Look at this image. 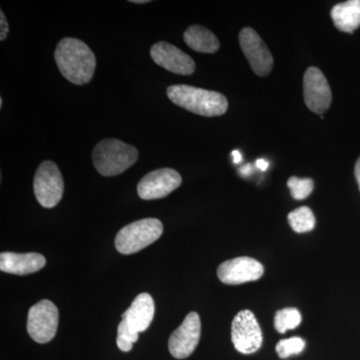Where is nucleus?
<instances>
[{
    "mask_svg": "<svg viewBox=\"0 0 360 360\" xmlns=\"http://www.w3.org/2000/svg\"><path fill=\"white\" fill-rule=\"evenodd\" d=\"M130 2H132V4H148V2H150V1H149V0H130Z\"/></svg>",
    "mask_w": 360,
    "mask_h": 360,
    "instance_id": "28",
    "label": "nucleus"
},
{
    "mask_svg": "<svg viewBox=\"0 0 360 360\" xmlns=\"http://www.w3.org/2000/svg\"><path fill=\"white\" fill-rule=\"evenodd\" d=\"M338 30L352 33L360 26V0H348L333 7L330 13Z\"/></svg>",
    "mask_w": 360,
    "mask_h": 360,
    "instance_id": "16",
    "label": "nucleus"
},
{
    "mask_svg": "<svg viewBox=\"0 0 360 360\" xmlns=\"http://www.w3.org/2000/svg\"><path fill=\"white\" fill-rule=\"evenodd\" d=\"M303 96L305 104L317 115H323L330 106L333 96L328 79L317 68H309L303 77Z\"/></svg>",
    "mask_w": 360,
    "mask_h": 360,
    "instance_id": "11",
    "label": "nucleus"
},
{
    "mask_svg": "<svg viewBox=\"0 0 360 360\" xmlns=\"http://www.w3.org/2000/svg\"><path fill=\"white\" fill-rule=\"evenodd\" d=\"M239 44L251 68L258 77H266L271 72L274 58L255 30L250 27L243 28L239 33Z\"/></svg>",
    "mask_w": 360,
    "mask_h": 360,
    "instance_id": "10",
    "label": "nucleus"
},
{
    "mask_svg": "<svg viewBox=\"0 0 360 360\" xmlns=\"http://www.w3.org/2000/svg\"><path fill=\"white\" fill-rule=\"evenodd\" d=\"M59 314L56 304L51 300H41L33 305L28 312V335L37 342H49L56 335Z\"/></svg>",
    "mask_w": 360,
    "mask_h": 360,
    "instance_id": "6",
    "label": "nucleus"
},
{
    "mask_svg": "<svg viewBox=\"0 0 360 360\" xmlns=\"http://www.w3.org/2000/svg\"><path fill=\"white\" fill-rule=\"evenodd\" d=\"M232 158H233V162L236 165H238V163L241 162L243 160V155H241L240 151L239 150H233L231 153Z\"/></svg>",
    "mask_w": 360,
    "mask_h": 360,
    "instance_id": "26",
    "label": "nucleus"
},
{
    "mask_svg": "<svg viewBox=\"0 0 360 360\" xmlns=\"http://www.w3.org/2000/svg\"><path fill=\"white\" fill-rule=\"evenodd\" d=\"M46 260L37 252H2L0 255V270L16 276H27L44 269Z\"/></svg>",
    "mask_w": 360,
    "mask_h": 360,
    "instance_id": "14",
    "label": "nucleus"
},
{
    "mask_svg": "<svg viewBox=\"0 0 360 360\" xmlns=\"http://www.w3.org/2000/svg\"><path fill=\"white\" fill-rule=\"evenodd\" d=\"M0 40L4 41L6 39L7 34L9 32L8 23H7L6 15L4 11H0Z\"/></svg>",
    "mask_w": 360,
    "mask_h": 360,
    "instance_id": "23",
    "label": "nucleus"
},
{
    "mask_svg": "<svg viewBox=\"0 0 360 360\" xmlns=\"http://www.w3.org/2000/svg\"><path fill=\"white\" fill-rule=\"evenodd\" d=\"M258 169L262 170V172H265L269 167V163L267 162L266 160H264V158H259V160H257V163H255Z\"/></svg>",
    "mask_w": 360,
    "mask_h": 360,
    "instance_id": "24",
    "label": "nucleus"
},
{
    "mask_svg": "<svg viewBox=\"0 0 360 360\" xmlns=\"http://www.w3.org/2000/svg\"><path fill=\"white\" fill-rule=\"evenodd\" d=\"M302 316L300 310L288 307L276 311L274 317V328L279 333H285L286 331L295 329L302 323Z\"/></svg>",
    "mask_w": 360,
    "mask_h": 360,
    "instance_id": "19",
    "label": "nucleus"
},
{
    "mask_svg": "<svg viewBox=\"0 0 360 360\" xmlns=\"http://www.w3.org/2000/svg\"><path fill=\"white\" fill-rule=\"evenodd\" d=\"M288 224L297 233L311 231L315 227V217L312 210L307 206L296 208L288 214Z\"/></svg>",
    "mask_w": 360,
    "mask_h": 360,
    "instance_id": "18",
    "label": "nucleus"
},
{
    "mask_svg": "<svg viewBox=\"0 0 360 360\" xmlns=\"http://www.w3.org/2000/svg\"><path fill=\"white\" fill-rule=\"evenodd\" d=\"M139 333L129 328L127 321H122L117 328V338L116 343L122 352H129L134 347V343L139 340Z\"/></svg>",
    "mask_w": 360,
    "mask_h": 360,
    "instance_id": "20",
    "label": "nucleus"
},
{
    "mask_svg": "<svg viewBox=\"0 0 360 360\" xmlns=\"http://www.w3.org/2000/svg\"><path fill=\"white\" fill-rule=\"evenodd\" d=\"M184 39L191 49L202 53H214L219 49L220 44L217 37L201 25H193L187 28Z\"/></svg>",
    "mask_w": 360,
    "mask_h": 360,
    "instance_id": "17",
    "label": "nucleus"
},
{
    "mask_svg": "<svg viewBox=\"0 0 360 360\" xmlns=\"http://www.w3.org/2000/svg\"><path fill=\"white\" fill-rule=\"evenodd\" d=\"M163 225L156 219H144L123 227L116 234L115 248L122 255H134L160 238Z\"/></svg>",
    "mask_w": 360,
    "mask_h": 360,
    "instance_id": "4",
    "label": "nucleus"
},
{
    "mask_svg": "<svg viewBox=\"0 0 360 360\" xmlns=\"http://www.w3.org/2000/svg\"><path fill=\"white\" fill-rule=\"evenodd\" d=\"M262 333L257 317L245 309L234 317L231 326V340L238 352L243 354H252L262 345Z\"/></svg>",
    "mask_w": 360,
    "mask_h": 360,
    "instance_id": "7",
    "label": "nucleus"
},
{
    "mask_svg": "<svg viewBox=\"0 0 360 360\" xmlns=\"http://www.w3.org/2000/svg\"><path fill=\"white\" fill-rule=\"evenodd\" d=\"M61 75L73 84H89L94 77L96 58L82 40L66 37L61 39L54 52Z\"/></svg>",
    "mask_w": 360,
    "mask_h": 360,
    "instance_id": "1",
    "label": "nucleus"
},
{
    "mask_svg": "<svg viewBox=\"0 0 360 360\" xmlns=\"http://www.w3.org/2000/svg\"><path fill=\"white\" fill-rule=\"evenodd\" d=\"M2 105H4V101H2V97H0V108H2Z\"/></svg>",
    "mask_w": 360,
    "mask_h": 360,
    "instance_id": "29",
    "label": "nucleus"
},
{
    "mask_svg": "<svg viewBox=\"0 0 360 360\" xmlns=\"http://www.w3.org/2000/svg\"><path fill=\"white\" fill-rule=\"evenodd\" d=\"M155 302L148 293H141L135 297L131 305L122 314L123 321H127L130 328L136 333L146 331L155 317Z\"/></svg>",
    "mask_w": 360,
    "mask_h": 360,
    "instance_id": "15",
    "label": "nucleus"
},
{
    "mask_svg": "<svg viewBox=\"0 0 360 360\" xmlns=\"http://www.w3.org/2000/svg\"><path fill=\"white\" fill-rule=\"evenodd\" d=\"M150 56L156 65L176 75H191L195 70L193 59L186 52L167 42L161 41L153 44Z\"/></svg>",
    "mask_w": 360,
    "mask_h": 360,
    "instance_id": "13",
    "label": "nucleus"
},
{
    "mask_svg": "<svg viewBox=\"0 0 360 360\" xmlns=\"http://www.w3.org/2000/svg\"><path fill=\"white\" fill-rule=\"evenodd\" d=\"M200 317L196 312L186 315L179 328L172 333L168 341L170 354L177 359H184L193 354L200 340Z\"/></svg>",
    "mask_w": 360,
    "mask_h": 360,
    "instance_id": "8",
    "label": "nucleus"
},
{
    "mask_svg": "<svg viewBox=\"0 0 360 360\" xmlns=\"http://www.w3.org/2000/svg\"><path fill=\"white\" fill-rule=\"evenodd\" d=\"M139 160V150L120 139L99 141L92 151V161L103 176H115L124 172Z\"/></svg>",
    "mask_w": 360,
    "mask_h": 360,
    "instance_id": "3",
    "label": "nucleus"
},
{
    "mask_svg": "<svg viewBox=\"0 0 360 360\" xmlns=\"http://www.w3.org/2000/svg\"><path fill=\"white\" fill-rule=\"evenodd\" d=\"M264 265L255 258L241 257L226 260L219 265L217 276L219 281L229 285H238L258 281L264 276Z\"/></svg>",
    "mask_w": 360,
    "mask_h": 360,
    "instance_id": "12",
    "label": "nucleus"
},
{
    "mask_svg": "<svg viewBox=\"0 0 360 360\" xmlns=\"http://www.w3.org/2000/svg\"><path fill=\"white\" fill-rule=\"evenodd\" d=\"M33 189L40 205L52 208L58 205L63 198L65 182L56 163L47 160L39 165L33 180Z\"/></svg>",
    "mask_w": 360,
    "mask_h": 360,
    "instance_id": "5",
    "label": "nucleus"
},
{
    "mask_svg": "<svg viewBox=\"0 0 360 360\" xmlns=\"http://www.w3.org/2000/svg\"><path fill=\"white\" fill-rule=\"evenodd\" d=\"M354 174L355 177H356L357 182H359L360 189V156L359 160H357L356 163H355Z\"/></svg>",
    "mask_w": 360,
    "mask_h": 360,
    "instance_id": "27",
    "label": "nucleus"
},
{
    "mask_svg": "<svg viewBox=\"0 0 360 360\" xmlns=\"http://www.w3.org/2000/svg\"><path fill=\"white\" fill-rule=\"evenodd\" d=\"M276 348L281 359H288L291 355L302 354L305 348V341L302 338L295 336L288 340H281L277 343Z\"/></svg>",
    "mask_w": 360,
    "mask_h": 360,
    "instance_id": "22",
    "label": "nucleus"
},
{
    "mask_svg": "<svg viewBox=\"0 0 360 360\" xmlns=\"http://www.w3.org/2000/svg\"><path fill=\"white\" fill-rule=\"evenodd\" d=\"M252 165H245V167L240 168V174L243 175V176H248V175L252 174Z\"/></svg>",
    "mask_w": 360,
    "mask_h": 360,
    "instance_id": "25",
    "label": "nucleus"
},
{
    "mask_svg": "<svg viewBox=\"0 0 360 360\" xmlns=\"http://www.w3.org/2000/svg\"><path fill=\"white\" fill-rule=\"evenodd\" d=\"M288 186L290 187L291 195L296 200H302L309 198L314 191V182L310 179H298L292 176L288 179Z\"/></svg>",
    "mask_w": 360,
    "mask_h": 360,
    "instance_id": "21",
    "label": "nucleus"
},
{
    "mask_svg": "<svg viewBox=\"0 0 360 360\" xmlns=\"http://www.w3.org/2000/svg\"><path fill=\"white\" fill-rule=\"evenodd\" d=\"M167 94L172 103L198 115L207 117L222 115L229 108L226 97L212 90L177 84L168 87Z\"/></svg>",
    "mask_w": 360,
    "mask_h": 360,
    "instance_id": "2",
    "label": "nucleus"
},
{
    "mask_svg": "<svg viewBox=\"0 0 360 360\" xmlns=\"http://www.w3.org/2000/svg\"><path fill=\"white\" fill-rule=\"evenodd\" d=\"M181 176L172 168H160L149 172L139 181L137 193L144 200H160L181 186Z\"/></svg>",
    "mask_w": 360,
    "mask_h": 360,
    "instance_id": "9",
    "label": "nucleus"
}]
</instances>
